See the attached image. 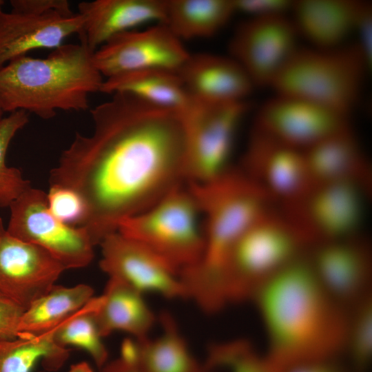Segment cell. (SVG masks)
<instances>
[{"mask_svg": "<svg viewBox=\"0 0 372 372\" xmlns=\"http://www.w3.org/2000/svg\"><path fill=\"white\" fill-rule=\"evenodd\" d=\"M101 92L109 94L127 93L151 105L182 114L194 101L178 72L158 69L134 71L107 78Z\"/></svg>", "mask_w": 372, "mask_h": 372, "instance_id": "25", "label": "cell"}, {"mask_svg": "<svg viewBox=\"0 0 372 372\" xmlns=\"http://www.w3.org/2000/svg\"><path fill=\"white\" fill-rule=\"evenodd\" d=\"M203 218V248L198 261L183 272L189 293L200 300L217 298L229 252L240 236L267 213L271 194L243 171L228 169L202 183H187Z\"/></svg>", "mask_w": 372, "mask_h": 372, "instance_id": "3", "label": "cell"}, {"mask_svg": "<svg viewBox=\"0 0 372 372\" xmlns=\"http://www.w3.org/2000/svg\"><path fill=\"white\" fill-rule=\"evenodd\" d=\"M309 260L320 284L344 307L371 292V258L364 242L353 237L322 242Z\"/></svg>", "mask_w": 372, "mask_h": 372, "instance_id": "17", "label": "cell"}, {"mask_svg": "<svg viewBox=\"0 0 372 372\" xmlns=\"http://www.w3.org/2000/svg\"><path fill=\"white\" fill-rule=\"evenodd\" d=\"M9 207L6 231L10 236L45 249L65 270L82 268L92 261L94 245L87 231L54 216L43 190L29 187Z\"/></svg>", "mask_w": 372, "mask_h": 372, "instance_id": "9", "label": "cell"}, {"mask_svg": "<svg viewBox=\"0 0 372 372\" xmlns=\"http://www.w3.org/2000/svg\"><path fill=\"white\" fill-rule=\"evenodd\" d=\"M5 231H6V229L3 227L2 220L0 218V239H1L3 234L5 232Z\"/></svg>", "mask_w": 372, "mask_h": 372, "instance_id": "41", "label": "cell"}, {"mask_svg": "<svg viewBox=\"0 0 372 372\" xmlns=\"http://www.w3.org/2000/svg\"><path fill=\"white\" fill-rule=\"evenodd\" d=\"M12 10L35 14L51 12L63 16H72L74 13L67 0H12L10 1Z\"/></svg>", "mask_w": 372, "mask_h": 372, "instance_id": "35", "label": "cell"}, {"mask_svg": "<svg viewBox=\"0 0 372 372\" xmlns=\"http://www.w3.org/2000/svg\"><path fill=\"white\" fill-rule=\"evenodd\" d=\"M99 245L100 267L109 278L121 280L143 294L186 298L179 270L143 244L115 231Z\"/></svg>", "mask_w": 372, "mask_h": 372, "instance_id": "14", "label": "cell"}, {"mask_svg": "<svg viewBox=\"0 0 372 372\" xmlns=\"http://www.w3.org/2000/svg\"><path fill=\"white\" fill-rule=\"evenodd\" d=\"M90 110L93 131L76 133L50 172V186L85 205L79 227L99 245L118 223L186 183L183 114L116 92Z\"/></svg>", "mask_w": 372, "mask_h": 372, "instance_id": "1", "label": "cell"}, {"mask_svg": "<svg viewBox=\"0 0 372 372\" xmlns=\"http://www.w3.org/2000/svg\"><path fill=\"white\" fill-rule=\"evenodd\" d=\"M24 311L19 305L0 296V341L19 336L18 327Z\"/></svg>", "mask_w": 372, "mask_h": 372, "instance_id": "36", "label": "cell"}, {"mask_svg": "<svg viewBox=\"0 0 372 372\" xmlns=\"http://www.w3.org/2000/svg\"><path fill=\"white\" fill-rule=\"evenodd\" d=\"M53 334L54 328L38 335L21 333L14 339L0 341V372H32L39 362L46 370L59 369L70 350L57 344Z\"/></svg>", "mask_w": 372, "mask_h": 372, "instance_id": "28", "label": "cell"}, {"mask_svg": "<svg viewBox=\"0 0 372 372\" xmlns=\"http://www.w3.org/2000/svg\"><path fill=\"white\" fill-rule=\"evenodd\" d=\"M116 231L143 244L180 272L198 261L203 248L200 211L184 183L141 212L121 220Z\"/></svg>", "mask_w": 372, "mask_h": 372, "instance_id": "7", "label": "cell"}, {"mask_svg": "<svg viewBox=\"0 0 372 372\" xmlns=\"http://www.w3.org/2000/svg\"><path fill=\"white\" fill-rule=\"evenodd\" d=\"M165 0H95L78 4L83 17L80 42L92 51L122 32L145 24L165 23Z\"/></svg>", "mask_w": 372, "mask_h": 372, "instance_id": "19", "label": "cell"}, {"mask_svg": "<svg viewBox=\"0 0 372 372\" xmlns=\"http://www.w3.org/2000/svg\"><path fill=\"white\" fill-rule=\"evenodd\" d=\"M349 116L307 99L276 93L258 108L254 127L281 143L305 150L350 127Z\"/></svg>", "mask_w": 372, "mask_h": 372, "instance_id": "13", "label": "cell"}, {"mask_svg": "<svg viewBox=\"0 0 372 372\" xmlns=\"http://www.w3.org/2000/svg\"><path fill=\"white\" fill-rule=\"evenodd\" d=\"M143 293L124 282L109 278L94 318L101 338L122 331L135 339L147 337L156 317Z\"/></svg>", "mask_w": 372, "mask_h": 372, "instance_id": "24", "label": "cell"}, {"mask_svg": "<svg viewBox=\"0 0 372 372\" xmlns=\"http://www.w3.org/2000/svg\"><path fill=\"white\" fill-rule=\"evenodd\" d=\"M365 188L352 182L315 186L302 198L289 203L291 220L312 242L353 237L364 217Z\"/></svg>", "mask_w": 372, "mask_h": 372, "instance_id": "11", "label": "cell"}, {"mask_svg": "<svg viewBox=\"0 0 372 372\" xmlns=\"http://www.w3.org/2000/svg\"><path fill=\"white\" fill-rule=\"evenodd\" d=\"M4 113H5V111L3 110L2 105H1V103L0 102V123L1 122L3 118H4V116H3Z\"/></svg>", "mask_w": 372, "mask_h": 372, "instance_id": "42", "label": "cell"}, {"mask_svg": "<svg viewBox=\"0 0 372 372\" xmlns=\"http://www.w3.org/2000/svg\"><path fill=\"white\" fill-rule=\"evenodd\" d=\"M251 300L266 335L263 355L275 372L344 352L347 309L322 287L309 258L300 256L276 272Z\"/></svg>", "mask_w": 372, "mask_h": 372, "instance_id": "2", "label": "cell"}, {"mask_svg": "<svg viewBox=\"0 0 372 372\" xmlns=\"http://www.w3.org/2000/svg\"><path fill=\"white\" fill-rule=\"evenodd\" d=\"M93 296L94 289L86 284L54 285L23 311L19 333L38 335L50 331L86 305Z\"/></svg>", "mask_w": 372, "mask_h": 372, "instance_id": "27", "label": "cell"}, {"mask_svg": "<svg viewBox=\"0 0 372 372\" xmlns=\"http://www.w3.org/2000/svg\"><path fill=\"white\" fill-rule=\"evenodd\" d=\"M68 372H94L87 362H80L72 364Z\"/></svg>", "mask_w": 372, "mask_h": 372, "instance_id": "40", "label": "cell"}, {"mask_svg": "<svg viewBox=\"0 0 372 372\" xmlns=\"http://www.w3.org/2000/svg\"><path fill=\"white\" fill-rule=\"evenodd\" d=\"M178 74L195 100L245 101L254 87L244 69L231 56L207 53L189 54Z\"/></svg>", "mask_w": 372, "mask_h": 372, "instance_id": "20", "label": "cell"}, {"mask_svg": "<svg viewBox=\"0 0 372 372\" xmlns=\"http://www.w3.org/2000/svg\"><path fill=\"white\" fill-rule=\"evenodd\" d=\"M83 17L0 10V69L37 49H55L72 34H79Z\"/></svg>", "mask_w": 372, "mask_h": 372, "instance_id": "18", "label": "cell"}, {"mask_svg": "<svg viewBox=\"0 0 372 372\" xmlns=\"http://www.w3.org/2000/svg\"><path fill=\"white\" fill-rule=\"evenodd\" d=\"M159 319L163 330L160 336L125 341L121 355L141 372H207L191 353L174 317L163 311Z\"/></svg>", "mask_w": 372, "mask_h": 372, "instance_id": "23", "label": "cell"}, {"mask_svg": "<svg viewBox=\"0 0 372 372\" xmlns=\"http://www.w3.org/2000/svg\"><path fill=\"white\" fill-rule=\"evenodd\" d=\"M250 107L247 100L212 102L194 99L183 114L186 183H205L229 169L238 126Z\"/></svg>", "mask_w": 372, "mask_h": 372, "instance_id": "8", "label": "cell"}, {"mask_svg": "<svg viewBox=\"0 0 372 372\" xmlns=\"http://www.w3.org/2000/svg\"><path fill=\"white\" fill-rule=\"evenodd\" d=\"M289 218L269 212L252 223L232 247L224 271L227 304L251 299L271 276L300 257L311 242Z\"/></svg>", "mask_w": 372, "mask_h": 372, "instance_id": "6", "label": "cell"}, {"mask_svg": "<svg viewBox=\"0 0 372 372\" xmlns=\"http://www.w3.org/2000/svg\"><path fill=\"white\" fill-rule=\"evenodd\" d=\"M354 34L358 35V43L355 45L371 68L372 63V8L368 2H365Z\"/></svg>", "mask_w": 372, "mask_h": 372, "instance_id": "37", "label": "cell"}, {"mask_svg": "<svg viewBox=\"0 0 372 372\" xmlns=\"http://www.w3.org/2000/svg\"><path fill=\"white\" fill-rule=\"evenodd\" d=\"M3 4H4V1H2V0H0V10H3L2 7H3Z\"/></svg>", "mask_w": 372, "mask_h": 372, "instance_id": "43", "label": "cell"}, {"mask_svg": "<svg viewBox=\"0 0 372 372\" xmlns=\"http://www.w3.org/2000/svg\"><path fill=\"white\" fill-rule=\"evenodd\" d=\"M101 372H141L129 359L121 355L119 358L107 362L101 369Z\"/></svg>", "mask_w": 372, "mask_h": 372, "instance_id": "39", "label": "cell"}, {"mask_svg": "<svg viewBox=\"0 0 372 372\" xmlns=\"http://www.w3.org/2000/svg\"><path fill=\"white\" fill-rule=\"evenodd\" d=\"M369 69L355 44L331 49L298 47L271 87L349 115L361 97Z\"/></svg>", "mask_w": 372, "mask_h": 372, "instance_id": "5", "label": "cell"}, {"mask_svg": "<svg viewBox=\"0 0 372 372\" xmlns=\"http://www.w3.org/2000/svg\"><path fill=\"white\" fill-rule=\"evenodd\" d=\"M298 37L286 15L248 17L231 36L230 56L244 69L254 87H271L298 48Z\"/></svg>", "mask_w": 372, "mask_h": 372, "instance_id": "12", "label": "cell"}, {"mask_svg": "<svg viewBox=\"0 0 372 372\" xmlns=\"http://www.w3.org/2000/svg\"><path fill=\"white\" fill-rule=\"evenodd\" d=\"M348 312L344 350L354 367L366 369L372 358V296L371 292L352 305Z\"/></svg>", "mask_w": 372, "mask_h": 372, "instance_id": "32", "label": "cell"}, {"mask_svg": "<svg viewBox=\"0 0 372 372\" xmlns=\"http://www.w3.org/2000/svg\"><path fill=\"white\" fill-rule=\"evenodd\" d=\"M243 170L271 194L296 201L315 186L303 150L281 143L253 127Z\"/></svg>", "mask_w": 372, "mask_h": 372, "instance_id": "15", "label": "cell"}, {"mask_svg": "<svg viewBox=\"0 0 372 372\" xmlns=\"http://www.w3.org/2000/svg\"><path fill=\"white\" fill-rule=\"evenodd\" d=\"M235 13L233 0H168L165 24L180 40L209 37Z\"/></svg>", "mask_w": 372, "mask_h": 372, "instance_id": "26", "label": "cell"}, {"mask_svg": "<svg viewBox=\"0 0 372 372\" xmlns=\"http://www.w3.org/2000/svg\"><path fill=\"white\" fill-rule=\"evenodd\" d=\"M84 43H63L45 58L24 56L0 69V102L5 112L23 110L43 119L57 110L85 111L89 96L104 79Z\"/></svg>", "mask_w": 372, "mask_h": 372, "instance_id": "4", "label": "cell"}, {"mask_svg": "<svg viewBox=\"0 0 372 372\" xmlns=\"http://www.w3.org/2000/svg\"><path fill=\"white\" fill-rule=\"evenodd\" d=\"M50 212L65 224H80L85 214V205L74 191L64 187L50 186L47 194Z\"/></svg>", "mask_w": 372, "mask_h": 372, "instance_id": "33", "label": "cell"}, {"mask_svg": "<svg viewBox=\"0 0 372 372\" xmlns=\"http://www.w3.org/2000/svg\"><path fill=\"white\" fill-rule=\"evenodd\" d=\"M236 12L248 17L286 15L291 10L293 1L289 0H233Z\"/></svg>", "mask_w": 372, "mask_h": 372, "instance_id": "34", "label": "cell"}, {"mask_svg": "<svg viewBox=\"0 0 372 372\" xmlns=\"http://www.w3.org/2000/svg\"><path fill=\"white\" fill-rule=\"evenodd\" d=\"M189 54L165 23H155L114 36L93 52L92 61L107 79L145 70L178 72Z\"/></svg>", "mask_w": 372, "mask_h": 372, "instance_id": "10", "label": "cell"}, {"mask_svg": "<svg viewBox=\"0 0 372 372\" xmlns=\"http://www.w3.org/2000/svg\"><path fill=\"white\" fill-rule=\"evenodd\" d=\"M365 1L353 0H300L293 1L291 19L298 34L311 47H341L351 34Z\"/></svg>", "mask_w": 372, "mask_h": 372, "instance_id": "21", "label": "cell"}, {"mask_svg": "<svg viewBox=\"0 0 372 372\" xmlns=\"http://www.w3.org/2000/svg\"><path fill=\"white\" fill-rule=\"evenodd\" d=\"M65 270L42 247L6 231L0 239V296L24 310L47 293Z\"/></svg>", "mask_w": 372, "mask_h": 372, "instance_id": "16", "label": "cell"}, {"mask_svg": "<svg viewBox=\"0 0 372 372\" xmlns=\"http://www.w3.org/2000/svg\"><path fill=\"white\" fill-rule=\"evenodd\" d=\"M316 185L352 182L369 186V165L351 127L303 150Z\"/></svg>", "mask_w": 372, "mask_h": 372, "instance_id": "22", "label": "cell"}, {"mask_svg": "<svg viewBox=\"0 0 372 372\" xmlns=\"http://www.w3.org/2000/svg\"><path fill=\"white\" fill-rule=\"evenodd\" d=\"M203 365L207 372L216 369L228 372H275L264 355L259 354L243 340L209 345Z\"/></svg>", "mask_w": 372, "mask_h": 372, "instance_id": "31", "label": "cell"}, {"mask_svg": "<svg viewBox=\"0 0 372 372\" xmlns=\"http://www.w3.org/2000/svg\"><path fill=\"white\" fill-rule=\"evenodd\" d=\"M29 121V114L23 110L9 113L0 123V207H9L12 201L31 187L21 171L8 167L6 156L15 134Z\"/></svg>", "mask_w": 372, "mask_h": 372, "instance_id": "30", "label": "cell"}, {"mask_svg": "<svg viewBox=\"0 0 372 372\" xmlns=\"http://www.w3.org/2000/svg\"><path fill=\"white\" fill-rule=\"evenodd\" d=\"M286 372H344L335 360L309 362L295 366Z\"/></svg>", "mask_w": 372, "mask_h": 372, "instance_id": "38", "label": "cell"}, {"mask_svg": "<svg viewBox=\"0 0 372 372\" xmlns=\"http://www.w3.org/2000/svg\"><path fill=\"white\" fill-rule=\"evenodd\" d=\"M101 297H94L86 305L54 327L53 338L61 347L68 345L85 350L100 369L107 362L108 351L96 327L94 312Z\"/></svg>", "mask_w": 372, "mask_h": 372, "instance_id": "29", "label": "cell"}]
</instances>
